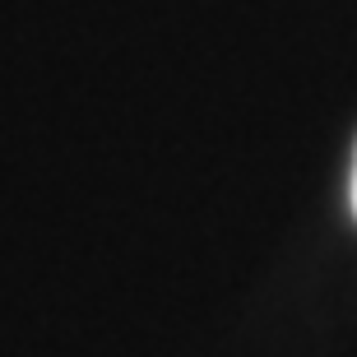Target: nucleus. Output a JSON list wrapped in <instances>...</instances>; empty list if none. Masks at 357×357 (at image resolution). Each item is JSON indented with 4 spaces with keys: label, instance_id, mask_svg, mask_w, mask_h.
<instances>
[{
    "label": "nucleus",
    "instance_id": "1",
    "mask_svg": "<svg viewBox=\"0 0 357 357\" xmlns=\"http://www.w3.org/2000/svg\"><path fill=\"white\" fill-rule=\"evenodd\" d=\"M353 213H357V158H353Z\"/></svg>",
    "mask_w": 357,
    "mask_h": 357
}]
</instances>
